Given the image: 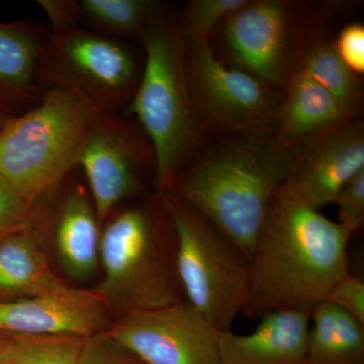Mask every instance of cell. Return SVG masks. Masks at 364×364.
<instances>
[{"label":"cell","mask_w":364,"mask_h":364,"mask_svg":"<svg viewBox=\"0 0 364 364\" xmlns=\"http://www.w3.org/2000/svg\"><path fill=\"white\" fill-rule=\"evenodd\" d=\"M350 235L318 210L277 193L250 260L243 315L311 313L347 272Z\"/></svg>","instance_id":"obj_1"},{"label":"cell","mask_w":364,"mask_h":364,"mask_svg":"<svg viewBox=\"0 0 364 364\" xmlns=\"http://www.w3.org/2000/svg\"><path fill=\"white\" fill-rule=\"evenodd\" d=\"M55 246L62 267L72 279L85 280L100 263V223L90 193L71 182L52 213Z\"/></svg>","instance_id":"obj_16"},{"label":"cell","mask_w":364,"mask_h":364,"mask_svg":"<svg viewBox=\"0 0 364 364\" xmlns=\"http://www.w3.org/2000/svg\"><path fill=\"white\" fill-rule=\"evenodd\" d=\"M335 203L339 210L337 223L352 236L364 222V169L345 184Z\"/></svg>","instance_id":"obj_26"},{"label":"cell","mask_w":364,"mask_h":364,"mask_svg":"<svg viewBox=\"0 0 364 364\" xmlns=\"http://www.w3.org/2000/svg\"><path fill=\"white\" fill-rule=\"evenodd\" d=\"M109 313L95 289L66 284L32 298L0 301V333L92 336L111 325Z\"/></svg>","instance_id":"obj_13"},{"label":"cell","mask_w":364,"mask_h":364,"mask_svg":"<svg viewBox=\"0 0 364 364\" xmlns=\"http://www.w3.org/2000/svg\"><path fill=\"white\" fill-rule=\"evenodd\" d=\"M66 284L50 267L36 226L0 241V301L32 298Z\"/></svg>","instance_id":"obj_18"},{"label":"cell","mask_w":364,"mask_h":364,"mask_svg":"<svg viewBox=\"0 0 364 364\" xmlns=\"http://www.w3.org/2000/svg\"><path fill=\"white\" fill-rule=\"evenodd\" d=\"M100 112L76 91L43 90L32 109L0 132V173L35 205L77 168L86 136Z\"/></svg>","instance_id":"obj_5"},{"label":"cell","mask_w":364,"mask_h":364,"mask_svg":"<svg viewBox=\"0 0 364 364\" xmlns=\"http://www.w3.org/2000/svg\"><path fill=\"white\" fill-rule=\"evenodd\" d=\"M364 169V127L359 117L301 148L296 166L279 189L289 200L320 212Z\"/></svg>","instance_id":"obj_12"},{"label":"cell","mask_w":364,"mask_h":364,"mask_svg":"<svg viewBox=\"0 0 364 364\" xmlns=\"http://www.w3.org/2000/svg\"><path fill=\"white\" fill-rule=\"evenodd\" d=\"M325 301L338 306L364 324V284L346 273L330 289Z\"/></svg>","instance_id":"obj_27"},{"label":"cell","mask_w":364,"mask_h":364,"mask_svg":"<svg viewBox=\"0 0 364 364\" xmlns=\"http://www.w3.org/2000/svg\"><path fill=\"white\" fill-rule=\"evenodd\" d=\"M79 20L87 30L119 41L143 39L163 9L154 0H79Z\"/></svg>","instance_id":"obj_21"},{"label":"cell","mask_w":364,"mask_h":364,"mask_svg":"<svg viewBox=\"0 0 364 364\" xmlns=\"http://www.w3.org/2000/svg\"><path fill=\"white\" fill-rule=\"evenodd\" d=\"M51 32L35 21L0 23V107L21 114L38 104L41 54Z\"/></svg>","instance_id":"obj_15"},{"label":"cell","mask_w":364,"mask_h":364,"mask_svg":"<svg viewBox=\"0 0 364 364\" xmlns=\"http://www.w3.org/2000/svg\"><path fill=\"white\" fill-rule=\"evenodd\" d=\"M352 119L325 88L296 72L282 92L274 136L284 147L301 149Z\"/></svg>","instance_id":"obj_17"},{"label":"cell","mask_w":364,"mask_h":364,"mask_svg":"<svg viewBox=\"0 0 364 364\" xmlns=\"http://www.w3.org/2000/svg\"><path fill=\"white\" fill-rule=\"evenodd\" d=\"M310 314L277 311L248 334L220 332V364H306Z\"/></svg>","instance_id":"obj_14"},{"label":"cell","mask_w":364,"mask_h":364,"mask_svg":"<svg viewBox=\"0 0 364 364\" xmlns=\"http://www.w3.org/2000/svg\"><path fill=\"white\" fill-rule=\"evenodd\" d=\"M140 77L135 55L123 41L83 28L51 33L38 66L42 91H76L107 114L129 105Z\"/></svg>","instance_id":"obj_9"},{"label":"cell","mask_w":364,"mask_h":364,"mask_svg":"<svg viewBox=\"0 0 364 364\" xmlns=\"http://www.w3.org/2000/svg\"><path fill=\"white\" fill-rule=\"evenodd\" d=\"M184 41L189 95L205 134L274 135L282 93L238 67L226 65L215 56L210 40Z\"/></svg>","instance_id":"obj_8"},{"label":"cell","mask_w":364,"mask_h":364,"mask_svg":"<svg viewBox=\"0 0 364 364\" xmlns=\"http://www.w3.org/2000/svg\"><path fill=\"white\" fill-rule=\"evenodd\" d=\"M107 331L146 364H220V332L186 301L117 318Z\"/></svg>","instance_id":"obj_11"},{"label":"cell","mask_w":364,"mask_h":364,"mask_svg":"<svg viewBox=\"0 0 364 364\" xmlns=\"http://www.w3.org/2000/svg\"><path fill=\"white\" fill-rule=\"evenodd\" d=\"M306 364H364V324L320 301L310 314Z\"/></svg>","instance_id":"obj_19"},{"label":"cell","mask_w":364,"mask_h":364,"mask_svg":"<svg viewBox=\"0 0 364 364\" xmlns=\"http://www.w3.org/2000/svg\"><path fill=\"white\" fill-rule=\"evenodd\" d=\"M50 21L51 33H62L82 28L79 20L77 1L40 0L38 1Z\"/></svg>","instance_id":"obj_29"},{"label":"cell","mask_w":364,"mask_h":364,"mask_svg":"<svg viewBox=\"0 0 364 364\" xmlns=\"http://www.w3.org/2000/svg\"><path fill=\"white\" fill-rule=\"evenodd\" d=\"M35 226V207L0 173V241Z\"/></svg>","instance_id":"obj_24"},{"label":"cell","mask_w":364,"mask_h":364,"mask_svg":"<svg viewBox=\"0 0 364 364\" xmlns=\"http://www.w3.org/2000/svg\"><path fill=\"white\" fill-rule=\"evenodd\" d=\"M301 150L280 145L273 134L239 136L189 163L168 193L202 215L250 261L273 200Z\"/></svg>","instance_id":"obj_2"},{"label":"cell","mask_w":364,"mask_h":364,"mask_svg":"<svg viewBox=\"0 0 364 364\" xmlns=\"http://www.w3.org/2000/svg\"><path fill=\"white\" fill-rule=\"evenodd\" d=\"M2 334L0 364H78L85 343L73 335Z\"/></svg>","instance_id":"obj_22"},{"label":"cell","mask_w":364,"mask_h":364,"mask_svg":"<svg viewBox=\"0 0 364 364\" xmlns=\"http://www.w3.org/2000/svg\"><path fill=\"white\" fill-rule=\"evenodd\" d=\"M145 64L128 116L135 117L155 156L157 193L169 191L177 174L198 156L205 132L189 95L186 41L161 9L143 36Z\"/></svg>","instance_id":"obj_4"},{"label":"cell","mask_w":364,"mask_h":364,"mask_svg":"<svg viewBox=\"0 0 364 364\" xmlns=\"http://www.w3.org/2000/svg\"><path fill=\"white\" fill-rule=\"evenodd\" d=\"M2 343H4V334L0 333V349H1Z\"/></svg>","instance_id":"obj_31"},{"label":"cell","mask_w":364,"mask_h":364,"mask_svg":"<svg viewBox=\"0 0 364 364\" xmlns=\"http://www.w3.org/2000/svg\"><path fill=\"white\" fill-rule=\"evenodd\" d=\"M78 364L146 363L112 338L105 330L85 337Z\"/></svg>","instance_id":"obj_25"},{"label":"cell","mask_w":364,"mask_h":364,"mask_svg":"<svg viewBox=\"0 0 364 364\" xmlns=\"http://www.w3.org/2000/svg\"><path fill=\"white\" fill-rule=\"evenodd\" d=\"M249 0H191L182 9L176 23L186 39L210 40V33Z\"/></svg>","instance_id":"obj_23"},{"label":"cell","mask_w":364,"mask_h":364,"mask_svg":"<svg viewBox=\"0 0 364 364\" xmlns=\"http://www.w3.org/2000/svg\"><path fill=\"white\" fill-rule=\"evenodd\" d=\"M162 196L176 234L177 274L186 301L218 331L232 330L247 303L250 261L181 198Z\"/></svg>","instance_id":"obj_6"},{"label":"cell","mask_w":364,"mask_h":364,"mask_svg":"<svg viewBox=\"0 0 364 364\" xmlns=\"http://www.w3.org/2000/svg\"><path fill=\"white\" fill-rule=\"evenodd\" d=\"M311 4L249 0L222 23V39L237 67L284 92L299 60L321 30Z\"/></svg>","instance_id":"obj_7"},{"label":"cell","mask_w":364,"mask_h":364,"mask_svg":"<svg viewBox=\"0 0 364 364\" xmlns=\"http://www.w3.org/2000/svg\"><path fill=\"white\" fill-rule=\"evenodd\" d=\"M105 223L100 245L104 277L95 291L109 315L124 317L186 301L177 274L176 234L162 195Z\"/></svg>","instance_id":"obj_3"},{"label":"cell","mask_w":364,"mask_h":364,"mask_svg":"<svg viewBox=\"0 0 364 364\" xmlns=\"http://www.w3.org/2000/svg\"><path fill=\"white\" fill-rule=\"evenodd\" d=\"M325 88L352 117L363 111V93L360 81L348 68L335 49L334 42L321 32L306 47L298 70Z\"/></svg>","instance_id":"obj_20"},{"label":"cell","mask_w":364,"mask_h":364,"mask_svg":"<svg viewBox=\"0 0 364 364\" xmlns=\"http://www.w3.org/2000/svg\"><path fill=\"white\" fill-rule=\"evenodd\" d=\"M148 166L155 170L154 152L145 134L117 114L100 112L77 162L100 225L119 203L140 193L141 173Z\"/></svg>","instance_id":"obj_10"},{"label":"cell","mask_w":364,"mask_h":364,"mask_svg":"<svg viewBox=\"0 0 364 364\" xmlns=\"http://www.w3.org/2000/svg\"><path fill=\"white\" fill-rule=\"evenodd\" d=\"M335 49L345 65L356 75L364 73V26L354 23L345 26L334 42Z\"/></svg>","instance_id":"obj_28"},{"label":"cell","mask_w":364,"mask_h":364,"mask_svg":"<svg viewBox=\"0 0 364 364\" xmlns=\"http://www.w3.org/2000/svg\"><path fill=\"white\" fill-rule=\"evenodd\" d=\"M14 117V116L11 112H9V111H6V109H2V107H0V132H1L2 129L6 127V124L9 123V119Z\"/></svg>","instance_id":"obj_30"}]
</instances>
